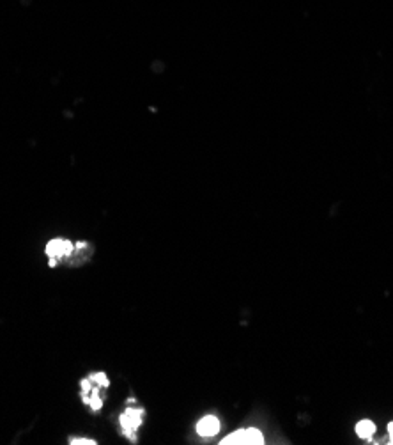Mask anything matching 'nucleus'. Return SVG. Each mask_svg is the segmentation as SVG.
<instances>
[{
  "mask_svg": "<svg viewBox=\"0 0 393 445\" xmlns=\"http://www.w3.org/2000/svg\"><path fill=\"white\" fill-rule=\"evenodd\" d=\"M110 381L105 372H93L80 381L82 403L89 406L90 412H99L103 408V399H105V390L108 388Z\"/></svg>",
  "mask_w": 393,
  "mask_h": 445,
  "instance_id": "f257e3e1",
  "label": "nucleus"
},
{
  "mask_svg": "<svg viewBox=\"0 0 393 445\" xmlns=\"http://www.w3.org/2000/svg\"><path fill=\"white\" fill-rule=\"evenodd\" d=\"M144 408H133L128 406L124 412L119 417V424H121V431L126 438H130L131 442H137V433L144 421Z\"/></svg>",
  "mask_w": 393,
  "mask_h": 445,
  "instance_id": "f03ea898",
  "label": "nucleus"
},
{
  "mask_svg": "<svg viewBox=\"0 0 393 445\" xmlns=\"http://www.w3.org/2000/svg\"><path fill=\"white\" fill-rule=\"evenodd\" d=\"M77 250V243L66 240V238H55L50 240L46 245V256H48V265L57 266L61 259L71 258Z\"/></svg>",
  "mask_w": 393,
  "mask_h": 445,
  "instance_id": "7ed1b4c3",
  "label": "nucleus"
},
{
  "mask_svg": "<svg viewBox=\"0 0 393 445\" xmlns=\"http://www.w3.org/2000/svg\"><path fill=\"white\" fill-rule=\"evenodd\" d=\"M220 444L223 445H260L264 444V437L257 428H247L234 431L229 437L223 438Z\"/></svg>",
  "mask_w": 393,
  "mask_h": 445,
  "instance_id": "20e7f679",
  "label": "nucleus"
},
{
  "mask_svg": "<svg viewBox=\"0 0 393 445\" xmlns=\"http://www.w3.org/2000/svg\"><path fill=\"white\" fill-rule=\"evenodd\" d=\"M195 429H197V433H199L202 438L215 437V435H218V431H220L218 417H215V415L202 417V419L197 422V428Z\"/></svg>",
  "mask_w": 393,
  "mask_h": 445,
  "instance_id": "39448f33",
  "label": "nucleus"
},
{
  "mask_svg": "<svg viewBox=\"0 0 393 445\" xmlns=\"http://www.w3.org/2000/svg\"><path fill=\"white\" fill-rule=\"evenodd\" d=\"M374 433H376V424L372 421H361L356 424V435L363 440L369 442Z\"/></svg>",
  "mask_w": 393,
  "mask_h": 445,
  "instance_id": "423d86ee",
  "label": "nucleus"
},
{
  "mask_svg": "<svg viewBox=\"0 0 393 445\" xmlns=\"http://www.w3.org/2000/svg\"><path fill=\"white\" fill-rule=\"evenodd\" d=\"M69 444L71 445H96L97 442L93 440V438H69Z\"/></svg>",
  "mask_w": 393,
  "mask_h": 445,
  "instance_id": "0eeeda50",
  "label": "nucleus"
},
{
  "mask_svg": "<svg viewBox=\"0 0 393 445\" xmlns=\"http://www.w3.org/2000/svg\"><path fill=\"white\" fill-rule=\"evenodd\" d=\"M388 433H390V444H393V422L388 424Z\"/></svg>",
  "mask_w": 393,
  "mask_h": 445,
  "instance_id": "6e6552de",
  "label": "nucleus"
}]
</instances>
